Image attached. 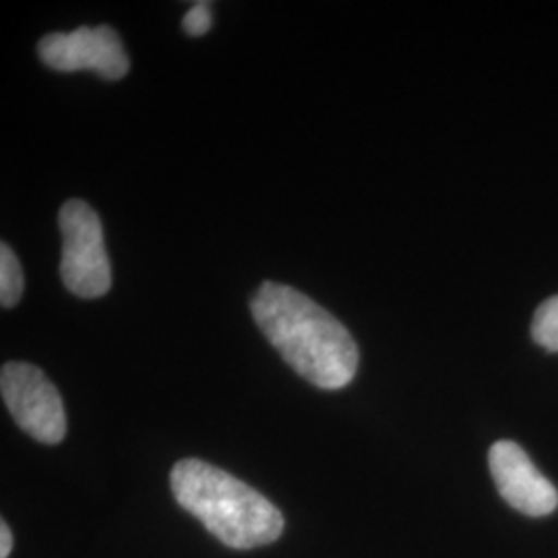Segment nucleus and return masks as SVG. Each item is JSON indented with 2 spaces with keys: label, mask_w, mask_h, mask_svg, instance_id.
<instances>
[{
  "label": "nucleus",
  "mask_w": 558,
  "mask_h": 558,
  "mask_svg": "<svg viewBox=\"0 0 558 558\" xmlns=\"http://www.w3.org/2000/svg\"><path fill=\"white\" fill-rule=\"evenodd\" d=\"M38 54L46 66L60 73L94 71L108 81L122 80L131 69L119 34L108 25L50 34L38 44Z\"/></svg>",
  "instance_id": "obj_5"
},
{
  "label": "nucleus",
  "mask_w": 558,
  "mask_h": 558,
  "mask_svg": "<svg viewBox=\"0 0 558 558\" xmlns=\"http://www.w3.org/2000/svg\"><path fill=\"white\" fill-rule=\"evenodd\" d=\"M182 29L193 38L205 36L211 29V4L209 2L193 4L182 17Z\"/></svg>",
  "instance_id": "obj_9"
},
{
  "label": "nucleus",
  "mask_w": 558,
  "mask_h": 558,
  "mask_svg": "<svg viewBox=\"0 0 558 558\" xmlns=\"http://www.w3.org/2000/svg\"><path fill=\"white\" fill-rule=\"evenodd\" d=\"M251 313L265 338L302 379L336 391L356 377L359 345L352 333L296 288L276 281L260 283Z\"/></svg>",
  "instance_id": "obj_1"
},
{
  "label": "nucleus",
  "mask_w": 558,
  "mask_h": 558,
  "mask_svg": "<svg viewBox=\"0 0 558 558\" xmlns=\"http://www.w3.org/2000/svg\"><path fill=\"white\" fill-rule=\"evenodd\" d=\"M0 393L21 428L40 442L57 445L66 435V416L57 387L38 366L9 362L0 373Z\"/></svg>",
  "instance_id": "obj_4"
},
{
  "label": "nucleus",
  "mask_w": 558,
  "mask_h": 558,
  "mask_svg": "<svg viewBox=\"0 0 558 558\" xmlns=\"http://www.w3.org/2000/svg\"><path fill=\"white\" fill-rule=\"evenodd\" d=\"M62 232L60 278L80 299H100L110 292L112 271L104 246L98 214L85 201H66L59 214Z\"/></svg>",
  "instance_id": "obj_3"
},
{
  "label": "nucleus",
  "mask_w": 558,
  "mask_h": 558,
  "mask_svg": "<svg viewBox=\"0 0 558 558\" xmlns=\"http://www.w3.org/2000/svg\"><path fill=\"white\" fill-rule=\"evenodd\" d=\"M11 548H13V536H11L9 525L2 521L0 523V558H9Z\"/></svg>",
  "instance_id": "obj_10"
},
{
  "label": "nucleus",
  "mask_w": 558,
  "mask_h": 558,
  "mask_svg": "<svg viewBox=\"0 0 558 558\" xmlns=\"http://www.w3.org/2000/svg\"><path fill=\"white\" fill-rule=\"evenodd\" d=\"M488 465L500 497L530 518L550 515L558 507L555 484L542 476L527 453L513 440H499L490 447Z\"/></svg>",
  "instance_id": "obj_6"
},
{
  "label": "nucleus",
  "mask_w": 558,
  "mask_h": 558,
  "mask_svg": "<svg viewBox=\"0 0 558 558\" xmlns=\"http://www.w3.org/2000/svg\"><path fill=\"white\" fill-rule=\"evenodd\" d=\"M182 509L230 548H257L283 532V518L255 488L201 459H182L170 474Z\"/></svg>",
  "instance_id": "obj_2"
},
{
  "label": "nucleus",
  "mask_w": 558,
  "mask_h": 558,
  "mask_svg": "<svg viewBox=\"0 0 558 558\" xmlns=\"http://www.w3.org/2000/svg\"><path fill=\"white\" fill-rule=\"evenodd\" d=\"M23 294V271L13 248L0 244V304L2 308H13Z\"/></svg>",
  "instance_id": "obj_7"
},
{
  "label": "nucleus",
  "mask_w": 558,
  "mask_h": 558,
  "mask_svg": "<svg viewBox=\"0 0 558 558\" xmlns=\"http://www.w3.org/2000/svg\"><path fill=\"white\" fill-rule=\"evenodd\" d=\"M534 341L548 352H558V296L542 302L532 323Z\"/></svg>",
  "instance_id": "obj_8"
}]
</instances>
